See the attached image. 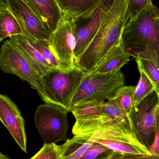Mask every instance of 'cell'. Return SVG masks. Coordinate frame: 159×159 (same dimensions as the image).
Wrapping results in <instances>:
<instances>
[{
    "mask_svg": "<svg viewBox=\"0 0 159 159\" xmlns=\"http://www.w3.org/2000/svg\"><path fill=\"white\" fill-rule=\"evenodd\" d=\"M121 41L131 57L149 59L159 68V8L153 5L129 20L123 29Z\"/></svg>",
    "mask_w": 159,
    "mask_h": 159,
    "instance_id": "6da1fadb",
    "label": "cell"
},
{
    "mask_svg": "<svg viewBox=\"0 0 159 159\" xmlns=\"http://www.w3.org/2000/svg\"><path fill=\"white\" fill-rule=\"evenodd\" d=\"M86 75L75 67L68 71L53 69L42 76L45 91L51 104L71 112L74 97Z\"/></svg>",
    "mask_w": 159,
    "mask_h": 159,
    "instance_id": "7a4b0ae2",
    "label": "cell"
},
{
    "mask_svg": "<svg viewBox=\"0 0 159 159\" xmlns=\"http://www.w3.org/2000/svg\"><path fill=\"white\" fill-rule=\"evenodd\" d=\"M125 82L121 70L115 73L87 74L74 97L72 108L81 104L111 100Z\"/></svg>",
    "mask_w": 159,
    "mask_h": 159,
    "instance_id": "3957f363",
    "label": "cell"
},
{
    "mask_svg": "<svg viewBox=\"0 0 159 159\" xmlns=\"http://www.w3.org/2000/svg\"><path fill=\"white\" fill-rule=\"evenodd\" d=\"M0 68L4 73L15 75L28 82L33 89L37 91L45 103H51L45 91L42 76L19 49L7 39L4 41L1 47Z\"/></svg>",
    "mask_w": 159,
    "mask_h": 159,
    "instance_id": "277c9868",
    "label": "cell"
},
{
    "mask_svg": "<svg viewBox=\"0 0 159 159\" xmlns=\"http://www.w3.org/2000/svg\"><path fill=\"white\" fill-rule=\"evenodd\" d=\"M68 113L63 107L53 104L45 103L37 107L35 123L44 144L68 140Z\"/></svg>",
    "mask_w": 159,
    "mask_h": 159,
    "instance_id": "5b68a950",
    "label": "cell"
},
{
    "mask_svg": "<svg viewBox=\"0 0 159 159\" xmlns=\"http://www.w3.org/2000/svg\"><path fill=\"white\" fill-rule=\"evenodd\" d=\"M159 105V94L155 89L133 108L130 115L137 138L147 148L156 136Z\"/></svg>",
    "mask_w": 159,
    "mask_h": 159,
    "instance_id": "8992f818",
    "label": "cell"
},
{
    "mask_svg": "<svg viewBox=\"0 0 159 159\" xmlns=\"http://www.w3.org/2000/svg\"><path fill=\"white\" fill-rule=\"evenodd\" d=\"M114 1L102 0L86 13L74 17L76 32L75 61L95 38Z\"/></svg>",
    "mask_w": 159,
    "mask_h": 159,
    "instance_id": "52a82bcc",
    "label": "cell"
},
{
    "mask_svg": "<svg viewBox=\"0 0 159 159\" xmlns=\"http://www.w3.org/2000/svg\"><path fill=\"white\" fill-rule=\"evenodd\" d=\"M49 42L62 70L68 71L75 68L76 32L73 16L63 13L62 19L51 33Z\"/></svg>",
    "mask_w": 159,
    "mask_h": 159,
    "instance_id": "ba28073f",
    "label": "cell"
},
{
    "mask_svg": "<svg viewBox=\"0 0 159 159\" xmlns=\"http://www.w3.org/2000/svg\"><path fill=\"white\" fill-rule=\"evenodd\" d=\"M5 1L21 27L22 36L31 41L49 40L52 32L23 0Z\"/></svg>",
    "mask_w": 159,
    "mask_h": 159,
    "instance_id": "9c48e42d",
    "label": "cell"
},
{
    "mask_svg": "<svg viewBox=\"0 0 159 159\" xmlns=\"http://www.w3.org/2000/svg\"><path fill=\"white\" fill-rule=\"evenodd\" d=\"M0 119L21 150L27 153L24 119L16 105L4 94L0 95Z\"/></svg>",
    "mask_w": 159,
    "mask_h": 159,
    "instance_id": "30bf717a",
    "label": "cell"
},
{
    "mask_svg": "<svg viewBox=\"0 0 159 159\" xmlns=\"http://www.w3.org/2000/svg\"><path fill=\"white\" fill-rule=\"evenodd\" d=\"M51 32L55 30L63 17L56 0H23Z\"/></svg>",
    "mask_w": 159,
    "mask_h": 159,
    "instance_id": "8fae6325",
    "label": "cell"
},
{
    "mask_svg": "<svg viewBox=\"0 0 159 159\" xmlns=\"http://www.w3.org/2000/svg\"><path fill=\"white\" fill-rule=\"evenodd\" d=\"M130 57L125 50L121 39L109 50L96 68L87 74L117 72L130 61Z\"/></svg>",
    "mask_w": 159,
    "mask_h": 159,
    "instance_id": "7c38bea8",
    "label": "cell"
},
{
    "mask_svg": "<svg viewBox=\"0 0 159 159\" xmlns=\"http://www.w3.org/2000/svg\"><path fill=\"white\" fill-rule=\"evenodd\" d=\"M8 40L23 53L32 66L41 76L54 69L31 44L29 39L22 35H18L11 36Z\"/></svg>",
    "mask_w": 159,
    "mask_h": 159,
    "instance_id": "4fadbf2b",
    "label": "cell"
},
{
    "mask_svg": "<svg viewBox=\"0 0 159 159\" xmlns=\"http://www.w3.org/2000/svg\"><path fill=\"white\" fill-rule=\"evenodd\" d=\"M0 41L15 35H22L21 27L9 10L5 0H0Z\"/></svg>",
    "mask_w": 159,
    "mask_h": 159,
    "instance_id": "5bb4252c",
    "label": "cell"
},
{
    "mask_svg": "<svg viewBox=\"0 0 159 159\" xmlns=\"http://www.w3.org/2000/svg\"><path fill=\"white\" fill-rule=\"evenodd\" d=\"M93 142L87 135H74L61 145L62 159H79L90 147Z\"/></svg>",
    "mask_w": 159,
    "mask_h": 159,
    "instance_id": "9a60e30c",
    "label": "cell"
},
{
    "mask_svg": "<svg viewBox=\"0 0 159 159\" xmlns=\"http://www.w3.org/2000/svg\"><path fill=\"white\" fill-rule=\"evenodd\" d=\"M87 136H89L92 142L101 144L120 155L149 154L148 148L144 147H140L130 143L118 142L102 137L92 135Z\"/></svg>",
    "mask_w": 159,
    "mask_h": 159,
    "instance_id": "2e32d148",
    "label": "cell"
},
{
    "mask_svg": "<svg viewBox=\"0 0 159 159\" xmlns=\"http://www.w3.org/2000/svg\"><path fill=\"white\" fill-rule=\"evenodd\" d=\"M63 13L78 16L86 13L102 0H56Z\"/></svg>",
    "mask_w": 159,
    "mask_h": 159,
    "instance_id": "e0dca14e",
    "label": "cell"
},
{
    "mask_svg": "<svg viewBox=\"0 0 159 159\" xmlns=\"http://www.w3.org/2000/svg\"><path fill=\"white\" fill-rule=\"evenodd\" d=\"M101 108L103 116H108L115 120L122 122L133 129L130 117L113 99L101 103Z\"/></svg>",
    "mask_w": 159,
    "mask_h": 159,
    "instance_id": "ac0fdd59",
    "label": "cell"
},
{
    "mask_svg": "<svg viewBox=\"0 0 159 159\" xmlns=\"http://www.w3.org/2000/svg\"><path fill=\"white\" fill-rule=\"evenodd\" d=\"M139 72L143 73L153 84L159 94V68L149 59L137 57L134 58Z\"/></svg>",
    "mask_w": 159,
    "mask_h": 159,
    "instance_id": "d6986e66",
    "label": "cell"
},
{
    "mask_svg": "<svg viewBox=\"0 0 159 159\" xmlns=\"http://www.w3.org/2000/svg\"><path fill=\"white\" fill-rule=\"evenodd\" d=\"M136 87L124 85L118 89L115 97L112 99L130 117L133 107V96Z\"/></svg>",
    "mask_w": 159,
    "mask_h": 159,
    "instance_id": "ffe728a7",
    "label": "cell"
},
{
    "mask_svg": "<svg viewBox=\"0 0 159 159\" xmlns=\"http://www.w3.org/2000/svg\"><path fill=\"white\" fill-rule=\"evenodd\" d=\"M118 154L101 144L93 142L79 159H112Z\"/></svg>",
    "mask_w": 159,
    "mask_h": 159,
    "instance_id": "44dd1931",
    "label": "cell"
},
{
    "mask_svg": "<svg viewBox=\"0 0 159 159\" xmlns=\"http://www.w3.org/2000/svg\"><path fill=\"white\" fill-rule=\"evenodd\" d=\"M30 42L33 47L42 55L54 69L62 70L59 61L52 50L49 41L35 40L31 41L30 40Z\"/></svg>",
    "mask_w": 159,
    "mask_h": 159,
    "instance_id": "7402d4cb",
    "label": "cell"
},
{
    "mask_svg": "<svg viewBox=\"0 0 159 159\" xmlns=\"http://www.w3.org/2000/svg\"><path fill=\"white\" fill-rule=\"evenodd\" d=\"M140 78L136 87L133 96V108H135L139 103L155 90L153 84L145 75L140 72Z\"/></svg>",
    "mask_w": 159,
    "mask_h": 159,
    "instance_id": "603a6c76",
    "label": "cell"
},
{
    "mask_svg": "<svg viewBox=\"0 0 159 159\" xmlns=\"http://www.w3.org/2000/svg\"><path fill=\"white\" fill-rule=\"evenodd\" d=\"M62 153L61 145L54 143L44 144L42 148L30 159H62Z\"/></svg>",
    "mask_w": 159,
    "mask_h": 159,
    "instance_id": "cb8c5ba5",
    "label": "cell"
},
{
    "mask_svg": "<svg viewBox=\"0 0 159 159\" xmlns=\"http://www.w3.org/2000/svg\"><path fill=\"white\" fill-rule=\"evenodd\" d=\"M154 5L152 0H129L128 5V21L137 17L141 12Z\"/></svg>",
    "mask_w": 159,
    "mask_h": 159,
    "instance_id": "d4e9b609",
    "label": "cell"
},
{
    "mask_svg": "<svg viewBox=\"0 0 159 159\" xmlns=\"http://www.w3.org/2000/svg\"><path fill=\"white\" fill-rule=\"evenodd\" d=\"M149 154L159 157V108L157 116V124L156 136L152 144L148 148Z\"/></svg>",
    "mask_w": 159,
    "mask_h": 159,
    "instance_id": "484cf974",
    "label": "cell"
},
{
    "mask_svg": "<svg viewBox=\"0 0 159 159\" xmlns=\"http://www.w3.org/2000/svg\"><path fill=\"white\" fill-rule=\"evenodd\" d=\"M121 155L123 159H159V157L149 154H124Z\"/></svg>",
    "mask_w": 159,
    "mask_h": 159,
    "instance_id": "4316f807",
    "label": "cell"
},
{
    "mask_svg": "<svg viewBox=\"0 0 159 159\" xmlns=\"http://www.w3.org/2000/svg\"><path fill=\"white\" fill-rule=\"evenodd\" d=\"M0 159H11L6 155H4L2 153H0Z\"/></svg>",
    "mask_w": 159,
    "mask_h": 159,
    "instance_id": "83f0119b",
    "label": "cell"
},
{
    "mask_svg": "<svg viewBox=\"0 0 159 159\" xmlns=\"http://www.w3.org/2000/svg\"><path fill=\"white\" fill-rule=\"evenodd\" d=\"M123 159L122 157H121V155L120 154H118V155L116 156L115 157H114L113 159Z\"/></svg>",
    "mask_w": 159,
    "mask_h": 159,
    "instance_id": "f1b7e54d",
    "label": "cell"
},
{
    "mask_svg": "<svg viewBox=\"0 0 159 159\" xmlns=\"http://www.w3.org/2000/svg\"></svg>",
    "mask_w": 159,
    "mask_h": 159,
    "instance_id": "f546056e",
    "label": "cell"
}]
</instances>
